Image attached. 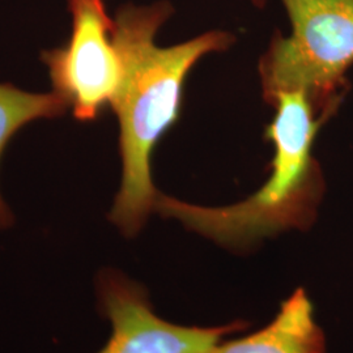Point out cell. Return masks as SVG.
Returning <instances> with one entry per match:
<instances>
[{"label": "cell", "mask_w": 353, "mask_h": 353, "mask_svg": "<svg viewBox=\"0 0 353 353\" xmlns=\"http://www.w3.org/2000/svg\"><path fill=\"white\" fill-rule=\"evenodd\" d=\"M173 14L169 1L122 6L113 19V41L122 61V80L112 108L119 122L122 182L109 220L135 237L154 211L152 153L181 115L183 84L204 55L227 50L234 36L212 30L170 48L157 46L160 28Z\"/></svg>", "instance_id": "6da1fadb"}, {"label": "cell", "mask_w": 353, "mask_h": 353, "mask_svg": "<svg viewBox=\"0 0 353 353\" xmlns=\"http://www.w3.org/2000/svg\"><path fill=\"white\" fill-rule=\"evenodd\" d=\"M280 1L292 33L274 36L261 59L265 101L279 92L303 90L319 110L336 113L353 64V0Z\"/></svg>", "instance_id": "3957f363"}, {"label": "cell", "mask_w": 353, "mask_h": 353, "mask_svg": "<svg viewBox=\"0 0 353 353\" xmlns=\"http://www.w3.org/2000/svg\"><path fill=\"white\" fill-rule=\"evenodd\" d=\"M267 102L275 108L265 128L275 154L271 174L261 189L224 207L195 205L159 192L154 211L236 252H246L290 229L312 227L326 190L312 148L318 131L335 113L319 110L303 90L279 92Z\"/></svg>", "instance_id": "7a4b0ae2"}, {"label": "cell", "mask_w": 353, "mask_h": 353, "mask_svg": "<svg viewBox=\"0 0 353 353\" xmlns=\"http://www.w3.org/2000/svg\"><path fill=\"white\" fill-rule=\"evenodd\" d=\"M68 110L65 102L54 92L30 93L12 84H0V161L6 147L28 123L54 119ZM13 214L0 192V230L12 227Z\"/></svg>", "instance_id": "52a82bcc"}, {"label": "cell", "mask_w": 353, "mask_h": 353, "mask_svg": "<svg viewBox=\"0 0 353 353\" xmlns=\"http://www.w3.org/2000/svg\"><path fill=\"white\" fill-rule=\"evenodd\" d=\"M72 17L63 46L41 52L58 94L80 122L96 121L112 108L122 80V61L113 41V19L103 0H67Z\"/></svg>", "instance_id": "277c9868"}, {"label": "cell", "mask_w": 353, "mask_h": 353, "mask_svg": "<svg viewBox=\"0 0 353 353\" xmlns=\"http://www.w3.org/2000/svg\"><path fill=\"white\" fill-rule=\"evenodd\" d=\"M326 336L303 288L281 303L275 319L261 331L236 341L214 344L207 353H326Z\"/></svg>", "instance_id": "8992f818"}, {"label": "cell", "mask_w": 353, "mask_h": 353, "mask_svg": "<svg viewBox=\"0 0 353 353\" xmlns=\"http://www.w3.org/2000/svg\"><path fill=\"white\" fill-rule=\"evenodd\" d=\"M96 293L99 309L113 327L99 353H207L221 338L249 326L237 321L217 327H188L165 321L154 313L148 290L117 270H102Z\"/></svg>", "instance_id": "5b68a950"}]
</instances>
